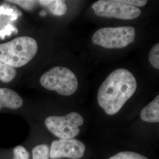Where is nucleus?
Returning <instances> with one entry per match:
<instances>
[{
	"label": "nucleus",
	"instance_id": "nucleus-1",
	"mask_svg": "<svg viewBox=\"0 0 159 159\" xmlns=\"http://www.w3.org/2000/svg\"><path fill=\"white\" fill-rule=\"evenodd\" d=\"M136 78L130 71L118 68L109 74L100 85L97 102L108 115L117 113L136 91Z\"/></svg>",
	"mask_w": 159,
	"mask_h": 159
},
{
	"label": "nucleus",
	"instance_id": "nucleus-2",
	"mask_svg": "<svg viewBox=\"0 0 159 159\" xmlns=\"http://www.w3.org/2000/svg\"><path fill=\"white\" fill-rule=\"evenodd\" d=\"M36 40L28 36L18 37L5 43L0 44V62L13 68L26 65L38 51Z\"/></svg>",
	"mask_w": 159,
	"mask_h": 159
},
{
	"label": "nucleus",
	"instance_id": "nucleus-3",
	"mask_svg": "<svg viewBox=\"0 0 159 159\" xmlns=\"http://www.w3.org/2000/svg\"><path fill=\"white\" fill-rule=\"evenodd\" d=\"M40 83L44 89L69 96L77 91L79 83L76 75L69 68L57 66L43 74Z\"/></svg>",
	"mask_w": 159,
	"mask_h": 159
},
{
	"label": "nucleus",
	"instance_id": "nucleus-4",
	"mask_svg": "<svg viewBox=\"0 0 159 159\" xmlns=\"http://www.w3.org/2000/svg\"><path fill=\"white\" fill-rule=\"evenodd\" d=\"M136 30L131 26L104 27L98 30L92 37L94 45L107 49L123 48L134 41Z\"/></svg>",
	"mask_w": 159,
	"mask_h": 159
},
{
	"label": "nucleus",
	"instance_id": "nucleus-5",
	"mask_svg": "<svg viewBox=\"0 0 159 159\" xmlns=\"http://www.w3.org/2000/svg\"><path fill=\"white\" fill-rule=\"evenodd\" d=\"M84 119L77 112H71L66 116L48 117L45 125L54 136L62 140L72 139L80 133L79 126L83 125Z\"/></svg>",
	"mask_w": 159,
	"mask_h": 159
},
{
	"label": "nucleus",
	"instance_id": "nucleus-6",
	"mask_svg": "<svg viewBox=\"0 0 159 159\" xmlns=\"http://www.w3.org/2000/svg\"><path fill=\"white\" fill-rule=\"evenodd\" d=\"M95 14L98 17L130 20L139 17V8L127 5L122 0H99L92 6Z\"/></svg>",
	"mask_w": 159,
	"mask_h": 159
},
{
	"label": "nucleus",
	"instance_id": "nucleus-7",
	"mask_svg": "<svg viewBox=\"0 0 159 159\" xmlns=\"http://www.w3.org/2000/svg\"><path fill=\"white\" fill-rule=\"evenodd\" d=\"M85 151L84 144L77 139H60L52 143L50 150V158L80 159L83 157Z\"/></svg>",
	"mask_w": 159,
	"mask_h": 159
},
{
	"label": "nucleus",
	"instance_id": "nucleus-8",
	"mask_svg": "<svg viewBox=\"0 0 159 159\" xmlns=\"http://www.w3.org/2000/svg\"><path fill=\"white\" fill-rule=\"evenodd\" d=\"M23 98L11 89L0 87V110L2 108L18 109L23 105Z\"/></svg>",
	"mask_w": 159,
	"mask_h": 159
},
{
	"label": "nucleus",
	"instance_id": "nucleus-9",
	"mask_svg": "<svg viewBox=\"0 0 159 159\" xmlns=\"http://www.w3.org/2000/svg\"><path fill=\"white\" fill-rule=\"evenodd\" d=\"M140 117L143 121L148 123L159 122V96L157 95L153 101L142 109Z\"/></svg>",
	"mask_w": 159,
	"mask_h": 159
},
{
	"label": "nucleus",
	"instance_id": "nucleus-10",
	"mask_svg": "<svg viewBox=\"0 0 159 159\" xmlns=\"http://www.w3.org/2000/svg\"><path fill=\"white\" fill-rule=\"evenodd\" d=\"M38 3L44 6L55 16H61L66 13L67 7L64 1L61 0H40Z\"/></svg>",
	"mask_w": 159,
	"mask_h": 159
},
{
	"label": "nucleus",
	"instance_id": "nucleus-11",
	"mask_svg": "<svg viewBox=\"0 0 159 159\" xmlns=\"http://www.w3.org/2000/svg\"><path fill=\"white\" fill-rule=\"evenodd\" d=\"M16 70L11 66L0 62V81L3 83H10L16 77Z\"/></svg>",
	"mask_w": 159,
	"mask_h": 159
},
{
	"label": "nucleus",
	"instance_id": "nucleus-12",
	"mask_svg": "<svg viewBox=\"0 0 159 159\" xmlns=\"http://www.w3.org/2000/svg\"><path fill=\"white\" fill-rule=\"evenodd\" d=\"M33 159H49L50 149L46 144H40L34 147L32 150Z\"/></svg>",
	"mask_w": 159,
	"mask_h": 159
},
{
	"label": "nucleus",
	"instance_id": "nucleus-13",
	"mask_svg": "<svg viewBox=\"0 0 159 159\" xmlns=\"http://www.w3.org/2000/svg\"><path fill=\"white\" fill-rule=\"evenodd\" d=\"M108 159H148L142 154L133 152H122L114 155Z\"/></svg>",
	"mask_w": 159,
	"mask_h": 159
},
{
	"label": "nucleus",
	"instance_id": "nucleus-14",
	"mask_svg": "<svg viewBox=\"0 0 159 159\" xmlns=\"http://www.w3.org/2000/svg\"><path fill=\"white\" fill-rule=\"evenodd\" d=\"M148 60L154 68L159 69V44L154 46L149 52Z\"/></svg>",
	"mask_w": 159,
	"mask_h": 159
},
{
	"label": "nucleus",
	"instance_id": "nucleus-15",
	"mask_svg": "<svg viewBox=\"0 0 159 159\" xmlns=\"http://www.w3.org/2000/svg\"><path fill=\"white\" fill-rule=\"evenodd\" d=\"M7 2L13 3L20 6L24 9L27 11H31L33 9L35 5L38 3V1H21V0H10L6 1Z\"/></svg>",
	"mask_w": 159,
	"mask_h": 159
},
{
	"label": "nucleus",
	"instance_id": "nucleus-16",
	"mask_svg": "<svg viewBox=\"0 0 159 159\" xmlns=\"http://www.w3.org/2000/svg\"><path fill=\"white\" fill-rule=\"evenodd\" d=\"M14 159H30V154L27 149L21 146H18L14 148Z\"/></svg>",
	"mask_w": 159,
	"mask_h": 159
},
{
	"label": "nucleus",
	"instance_id": "nucleus-17",
	"mask_svg": "<svg viewBox=\"0 0 159 159\" xmlns=\"http://www.w3.org/2000/svg\"><path fill=\"white\" fill-rule=\"evenodd\" d=\"M122 1L127 5L136 7H144L148 2V1L146 0H122Z\"/></svg>",
	"mask_w": 159,
	"mask_h": 159
}]
</instances>
